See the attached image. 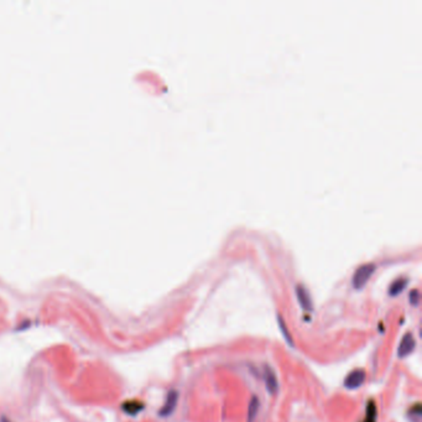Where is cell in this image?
Returning a JSON list of instances; mask_svg holds the SVG:
<instances>
[{"instance_id":"obj_1","label":"cell","mask_w":422,"mask_h":422,"mask_svg":"<svg viewBox=\"0 0 422 422\" xmlns=\"http://www.w3.org/2000/svg\"><path fill=\"white\" fill-rule=\"evenodd\" d=\"M374 270H375V265L368 262V264H364L361 266H359L357 269V271L354 272V276L352 279V284H353L354 289L357 290H360L361 288L365 286V284L368 283V280L370 279V276L373 275Z\"/></svg>"},{"instance_id":"obj_2","label":"cell","mask_w":422,"mask_h":422,"mask_svg":"<svg viewBox=\"0 0 422 422\" xmlns=\"http://www.w3.org/2000/svg\"><path fill=\"white\" fill-rule=\"evenodd\" d=\"M264 380L265 385H266V390L270 395H274L279 391V380H277L274 369L269 364L264 365Z\"/></svg>"},{"instance_id":"obj_3","label":"cell","mask_w":422,"mask_h":422,"mask_svg":"<svg viewBox=\"0 0 422 422\" xmlns=\"http://www.w3.org/2000/svg\"><path fill=\"white\" fill-rule=\"evenodd\" d=\"M364 380H365V371L361 370V369H357L346 378L344 387L349 390H356L363 385Z\"/></svg>"},{"instance_id":"obj_4","label":"cell","mask_w":422,"mask_h":422,"mask_svg":"<svg viewBox=\"0 0 422 422\" xmlns=\"http://www.w3.org/2000/svg\"><path fill=\"white\" fill-rule=\"evenodd\" d=\"M296 296H297V300L298 302H300L301 307L303 308V311H306V312H311V311L313 310L311 295L305 286L303 285L296 286Z\"/></svg>"},{"instance_id":"obj_5","label":"cell","mask_w":422,"mask_h":422,"mask_svg":"<svg viewBox=\"0 0 422 422\" xmlns=\"http://www.w3.org/2000/svg\"><path fill=\"white\" fill-rule=\"evenodd\" d=\"M415 346H416V342H415L414 336L411 333H406L401 339V343H400L399 349H397V353H399L400 358H404L407 357L409 354H411L414 352Z\"/></svg>"},{"instance_id":"obj_6","label":"cell","mask_w":422,"mask_h":422,"mask_svg":"<svg viewBox=\"0 0 422 422\" xmlns=\"http://www.w3.org/2000/svg\"><path fill=\"white\" fill-rule=\"evenodd\" d=\"M178 401V392L176 390H171L166 397V402L160 410L161 416H170L173 411H175L176 406H177Z\"/></svg>"},{"instance_id":"obj_7","label":"cell","mask_w":422,"mask_h":422,"mask_svg":"<svg viewBox=\"0 0 422 422\" xmlns=\"http://www.w3.org/2000/svg\"><path fill=\"white\" fill-rule=\"evenodd\" d=\"M144 409L143 402L137 401V400H129L123 405V410L129 415H136L139 414L141 410Z\"/></svg>"},{"instance_id":"obj_8","label":"cell","mask_w":422,"mask_h":422,"mask_svg":"<svg viewBox=\"0 0 422 422\" xmlns=\"http://www.w3.org/2000/svg\"><path fill=\"white\" fill-rule=\"evenodd\" d=\"M260 409V402L257 396H253L249 402V407H248V422H254L255 417H257L258 412Z\"/></svg>"},{"instance_id":"obj_9","label":"cell","mask_w":422,"mask_h":422,"mask_svg":"<svg viewBox=\"0 0 422 422\" xmlns=\"http://www.w3.org/2000/svg\"><path fill=\"white\" fill-rule=\"evenodd\" d=\"M407 279H397L395 283H392V285L390 286L389 289V293L391 296H397L400 292H402V290H404L405 288H406L407 285Z\"/></svg>"},{"instance_id":"obj_10","label":"cell","mask_w":422,"mask_h":422,"mask_svg":"<svg viewBox=\"0 0 422 422\" xmlns=\"http://www.w3.org/2000/svg\"><path fill=\"white\" fill-rule=\"evenodd\" d=\"M377 421V406L373 400H370L368 407H366V416L364 422H375Z\"/></svg>"},{"instance_id":"obj_11","label":"cell","mask_w":422,"mask_h":422,"mask_svg":"<svg viewBox=\"0 0 422 422\" xmlns=\"http://www.w3.org/2000/svg\"><path fill=\"white\" fill-rule=\"evenodd\" d=\"M277 320H279V327H280V329H281V333H283L284 338L286 339V342H288L290 346H292L293 344L292 338H291V334L289 333V328H288V325H286L285 320H283V317H281V316H279V317H277Z\"/></svg>"},{"instance_id":"obj_12","label":"cell","mask_w":422,"mask_h":422,"mask_svg":"<svg viewBox=\"0 0 422 422\" xmlns=\"http://www.w3.org/2000/svg\"><path fill=\"white\" fill-rule=\"evenodd\" d=\"M419 301H420V293L417 290H414L410 292V302H411V305L417 306L419 305Z\"/></svg>"}]
</instances>
